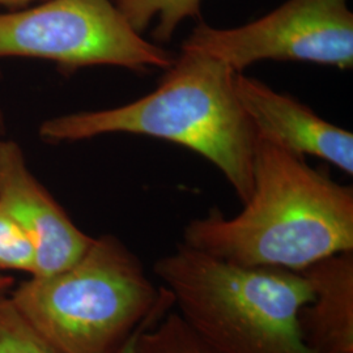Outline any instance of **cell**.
Returning <instances> with one entry per match:
<instances>
[{
    "instance_id": "obj_2",
    "label": "cell",
    "mask_w": 353,
    "mask_h": 353,
    "mask_svg": "<svg viewBox=\"0 0 353 353\" xmlns=\"http://www.w3.org/2000/svg\"><path fill=\"white\" fill-rule=\"evenodd\" d=\"M237 74L214 57L181 50L150 94L114 109L51 118L41 123L38 132L49 143H72L106 134H135L176 143L216 165L245 204L254 188L258 134L237 96Z\"/></svg>"
},
{
    "instance_id": "obj_13",
    "label": "cell",
    "mask_w": 353,
    "mask_h": 353,
    "mask_svg": "<svg viewBox=\"0 0 353 353\" xmlns=\"http://www.w3.org/2000/svg\"><path fill=\"white\" fill-rule=\"evenodd\" d=\"M36 271L34 246L23 229L0 208V271Z\"/></svg>"
},
{
    "instance_id": "obj_15",
    "label": "cell",
    "mask_w": 353,
    "mask_h": 353,
    "mask_svg": "<svg viewBox=\"0 0 353 353\" xmlns=\"http://www.w3.org/2000/svg\"><path fill=\"white\" fill-rule=\"evenodd\" d=\"M13 279L0 274V299L6 297V293L12 287Z\"/></svg>"
},
{
    "instance_id": "obj_9",
    "label": "cell",
    "mask_w": 353,
    "mask_h": 353,
    "mask_svg": "<svg viewBox=\"0 0 353 353\" xmlns=\"http://www.w3.org/2000/svg\"><path fill=\"white\" fill-rule=\"evenodd\" d=\"M300 272L312 290L300 312L306 345L313 353H353V252L330 255Z\"/></svg>"
},
{
    "instance_id": "obj_4",
    "label": "cell",
    "mask_w": 353,
    "mask_h": 353,
    "mask_svg": "<svg viewBox=\"0 0 353 353\" xmlns=\"http://www.w3.org/2000/svg\"><path fill=\"white\" fill-rule=\"evenodd\" d=\"M11 301L38 332L63 353H117L145 322L172 303L139 258L114 236L93 239L63 271L32 276Z\"/></svg>"
},
{
    "instance_id": "obj_6",
    "label": "cell",
    "mask_w": 353,
    "mask_h": 353,
    "mask_svg": "<svg viewBox=\"0 0 353 353\" xmlns=\"http://www.w3.org/2000/svg\"><path fill=\"white\" fill-rule=\"evenodd\" d=\"M181 50L214 57L234 71L259 61H300L353 67V13L348 0H288L250 24H199Z\"/></svg>"
},
{
    "instance_id": "obj_10",
    "label": "cell",
    "mask_w": 353,
    "mask_h": 353,
    "mask_svg": "<svg viewBox=\"0 0 353 353\" xmlns=\"http://www.w3.org/2000/svg\"><path fill=\"white\" fill-rule=\"evenodd\" d=\"M132 353H219L176 310L145 322Z\"/></svg>"
},
{
    "instance_id": "obj_14",
    "label": "cell",
    "mask_w": 353,
    "mask_h": 353,
    "mask_svg": "<svg viewBox=\"0 0 353 353\" xmlns=\"http://www.w3.org/2000/svg\"><path fill=\"white\" fill-rule=\"evenodd\" d=\"M37 1H43V0H0V7L8 8L10 11H16V10L26 8L30 4H34Z\"/></svg>"
},
{
    "instance_id": "obj_12",
    "label": "cell",
    "mask_w": 353,
    "mask_h": 353,
    "mask_svg": "<svg viewBox=\"0 0 353 353\" xmlns=\"http://www.w3.org/2000/svg\"><path fill=\"white\" fill-rule=\"evenodd\" d=\"M0 353H63L46 341L16 309L0 299Z\"/></svg>"
},
{
    "instance_id": "obj_7",
    "label": "cell",
    "mask_w": 353,
    "mask_h": 353,
    "mask_svg": "<svg viewBox=\"0 0 353 353\" xmlns=\"http://www.w3.org/2000/svg\"><path fill=\"white\" fill-rule=\"evenodd\" d=\"M0 208L23 229L36 252L32 276H46L77 262L93 242L76 227L29 170L14 140L0 139Z\"/></svg>"
},
{
    "instance_id": "obj_18",
    "label": "cell",
    "mask_w": 353,
    "mask_h": 353,
    "mask_svg": "<svg viewBox=\"0 0 353 353\" xmlns=\"http://www.w3.org/2000/svg\"><path fill=\"white\" fill-rule=\"evenodd\" d=\"M114 1H115V0H114Z\"/></svg>"
},
{
    "instance_id": "obj_3",
    "label": "cell",
    "mask_w": 353,
    "mask_h": 353,
    "mask_svg": "<svg viewBox=\"0 0 353 353\" xmlns=\"http://www.w3.org/2000/svg\"><path fill=\"white\" fill-rule=\"evenodd\" d=\"M153 272L176 312L219 353H313L300 312L312 299L301 272L220 261L185 243Z\"/></svg>"
},
{
    "instance_id": "obj_1",
    "label": "cell",
    "mask_w": 353,
    "mask_h": 353,
    "mask_svg": "<svg viewBox=\"0 0 353 353\" xmlns=\"http://www.w3.org/2000/svg\"><path fill=\"white\" fill-rule=\"evenodd\" d=\"M220 261L303 271L353 252V189L305 163L301 154L258 135L254 188L243 210H212L190 221L183 242Z\"/></svg>"
},
{
    "instance_id": "obj_17",
    "label": "cell",
    "mask_w": 353,
    "mask_h": 353,
    "mask_svg": "<svg viewBox=\"0 0 353 353\" xmlns=\"http://www.w3.org/2000/svg\"><path fill=\"white\" fill-rule=\"evenodd\" d=\"M6 134V118L3 115V112L0 110V139L4 137Z\"/></svg>"
},
{
    "instance_id": "obj_8",
    "label": "cell",
    "mask_w": 353,
    "mask_h": 353,
    "mask_svg": "<svg viewBox=\"0 0 353 353\" xmlns=\"http://www.w3.org/2000/svg\"><path fill=\"white\" fill-rule=\"evenodd\" d=\"M236 92L258 135L301 156L312 154L353 174V134L255 77L236 75Z\"/></svg>"
},
{
    "instance_id": "obj_11",
    "label": "cell",
    "mask_w": 353,
    "mask_h": 353,
    "mask_svg": "<svg viewBox=\"0 0 353 353\" xmlns=\"http://www.w3.org/2000/svg\"><path fill=\"white\" fill-rule=\"evenodd\" d=\"M202 0H115L127 21L140 34L154 23L152 37L169 42L178 26L186 19L201 16Z\"/></svg>"
},
{
    "instance_id": "obj_16",
    "label": "cell",
    "mask_w": 353,
    "mask_h": 353,
    "mask_svg": "<svg viewBox=\"0 0 353 353\" xmlns=\"http://www.w3.org/2000/svg\"><path fill=\"white\" fill-rule=\"evenodd\" d=\"M143 326V325H141ZM140 326V327H141ZM139 327V328H140ZM138 331V330H137ZM137 331L128 338V341L122 345V348L117 353H132V348H134V341H135V335H137Z\"/></svg>"
},
{
    "instance_id": "obj_5",
    "label": "cell",
    "mask_w": 353,
    "mask_h": 353,
    "mask_svg": "<svg viewBox=\"0 0 353 353\" xmlns=\"http://www.w3.org/2000/svg\"><path fill=\"white\" fill-rule=\"evenodd\" d=\"M29 58L64 71L115 65L137 72L168 70L176 58L141 37L114 0H43L0 13V59Z\"/></svg>"
}]
</instances>
